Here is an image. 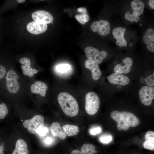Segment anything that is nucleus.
<instances>
[{"label":"nucleus","mask_w":154,"mask_h":154,"mask_svg":"<svg viewBox=\"0 0 154 154\" xmlns=\"http://www.w3.org/2000/svg\"><path fill=\"white\" fill-rule=\"evenodd\" d=\"M57 100L62 110L67 116L74 117L79 112L78 103L76 99L71 94L66 92H61L57 96Z\"/></svg>","instance_id":"f257e3e1"},{"label":"nucleus","mask_w":154,"mask_h":154,"mask_svg":"<svg viewBox=\"0 0 154 154\" xmlns=\"http://www.w3.org/2000/svg\"><path fill=\"white\" fill-rule=\"evenodd\" d=\"M85 109L89 115H93L98 111L100 105V99L97 94L93 92H90L86 95Z\"/></svg>","instance_id":"f03ea898"},{"label":"nucleus","mask_w":154,"mask_h":154,"mask_svg":"<svg viewBox=\"0 0 154 154\" xmlns=\"http://www.w3.org/2000/svg\"><path fill=\"white\" fill-rule=\"evenodd\" d=\"M44 118L42 116L37 115L30 119L25 120L23 125L24 127L27 128L30 133L37 134L44 127Z\"/></svg>","instance_id":"7ed1b4c3"},{"label":"nucleus","mask_w":154,"mask_h":154,"mask_svg":"<svg viewBox=\"0 0 154 154\" xmlns=\"http://www.w3.org/2000/svg\"><path fill=\"white\" fill-rule=\"evenodd\" d=\"M84 52L88 59L98 64L101 63L108 55L106 51H100L98 49L92 46L86 47Z\"/></svg>","instance_id":"20e7f679"},{"label":"nucleus","mask_w":154,"mask_h":154,"mask_svg":"<svg viewBox=\"0 0 154 154\" xmlns=\"http://www.w3.org/2000/svg\"><path fill=\"white\" fill-rule=\"evenodd\" d=\"M139 95L141 103L148 106L152 104L154 98V87L146 85L142 86L139 92Z\"/></svg>","instance_id":"39448f33"},{"label":"nucleus","mask_w":154,"mask_h":154,"mask_svg":"<svg viewBox=\"0 0 154 154\" xmlns=\"http://www.w3.org/2000/svg\"><path fill=\"white\" fill-rule=\"evenodd\" d=\"M19 77L14 70H9L6 74V85L7 89L10 93L15 94L19 90L20 86L17 80Z\"/></svg>","instance_id":"423d86ee"},{"label":"nucleus","mask_w":154,"mask_h":154,"mask_svg":"<svg viewBox=\"0 0 154 154\" xmlns=\"http://www.w3.org/2000/svg\"><path fill=\"white\" fill-rule=\"evenodd\" d=\"M133 64L132 59L127 57L122 60L121 62L116 64L113 68L114 73L120 74H127L131 71Z\"/></svg>","instance_id":"0eeeda50"},{"label":"nucleus","mask_w":154,"mask_h":154,"mask_svg":"<svg viewBox=\"0 0 154 154\" xmlns=\"http://www.w3.org/2000/svg\"><path fill=\"white\" fill-rule=\"evenodd\" d=\"M107 79L111 84L121 86H126L130 83V78L124 74L113 73L107 76Z\"/></svg>","instance_id":"6e6552de"},{"label":"nucleus","mask_w":154,"mask_h":154,"mask_svg":"<svg viewBox=\"0 0 154 154\" xmlns=\"http://www.w3.org/2000/svg\"><path fill=\"white\" fill-rule=\"evenodd\" d=\"M32 17L34 21L44 24L52 23L54 18L52 15L48 12L43 10H38L33 12Z\"/></svg>","instance_id":"1a4fd4ad"},{"label":"nucleus","mask_w":154,"mask_h":154,"mask_svg":"<svg viewBox=\"0 0 154 154\" xmlns=\"http://www.w3.org/2000/svg\"><path fill=\"white\" fill-rule=\"evenodd\" d=\"M112 119L118 123L117 128L119 131H126L128 130L130 126L121 112L117 111H114L110 114Z\"/></svg>","instance_id":"9d476101"},{"label":"nucleus","mask_w":154,"mask_h":154,"mask_svg":"<svg viewBox=\"0 0 154 154\" xmlns=\"http://www.w3.org/2000/svg\"><path fill=\"white\" fill-rule=\"evenodd\" d=\"M47 28L46 24L36 21L29 23L27 26L28 31L34 35L40 34L44 32Z\"/></svg>","instance_id":"9b49d317"},{"label":"nucleus","mask_w":154,"mask_h":154,"mask_svg":"<svg viewBox=\"0 0 154 154\" xmlns=\"http://www.w3.org/2000/svg\"><path fill=\"white\" fill-rule=\"evenodd\" d=\"M125 31V28L120 27L114 28L112 31L113 36L116 40V44L119 47H125L127 45V42L124 37Z\"/></svg>","instance_id":"f8f14e48"},{"label":"nucleus","mask_w":154,"mask_h":154,"mask_svg":"<svg viewBox=\"0 0 154 154\" xmlns=\"http://www.w3.org/2000/svg\"><path fill=\"white\" fill-rule=\"evenodd\" d=\"M84 66L86 68L91 71L92 78L94 80L97 81L100 79L102 73L98 64L88 59L85 62Z\"/></svg>","instance_id":"ddd939ff"},{"label":"nucleus","mask_w":154,"mask_h":154,"mask_svg":"<svg viewBox=\"0 0 154 154\" xmlns=\"http://www.w3.org/2000/svg\"><path fill=\"white\" fill-rule=\"evenodd\" d=\"M143 42L146 44V48L149 51L154 52V31L151 28L147 29L143 37Z\"/></svg>","instance_id":"4468645a"},{"label":"nucleus","mask_w":154,"mask_h":154,"mask_svg":"<svg viewBox=\"0 0 154 154\" xmlns=\"http://www.w3.org/2000/svg\"><path fill=\"white\" fill-rule=\"evenodd\" d=\"M47 89V85L40 81H35L34 84H32L31 86V91L32 93L39 94L43 97L45 96Z\"/></svg>","instance_id":"2eb2a0df"},{"label":"nucleus","mask_w":154,"mask_h":154,"mask_svg":"<svg viewBox=\"0 0 154 154\" xmlns=\"http://www.w3.org/2000/svg\"><path fill=\"white\" fill-rule=\"evenodd\" d=\"M50 130L53 136L58 137L61 139L64 140L66 137V135L62 129L58 122H54L52 123L50 126Z\"/></svg>","instance_id":"dca6fc26"},{"label":"nucleus","mask_w":154,"mask_h":154,"mask_svg":"<svg viewBox=\"0 0 154 154\" xmlns=\"http://www.w3.org/2000/svg\"><path fill=\"white\" fill-rule=\"evenodd\" d=\"M121 113L130 126L134 127L140 124V119L133 113L127 111H123Z\"/></svg>","instance_id":"f3484780"},{"label":"nucleus","mask_w":154,"mask_h":154,"mask_svg":"<svg viewBox=\"0 0 154 154\" xmlns=\"http://www.w3.org/2000/svg\"><path fill=\"white\" fill-rule=\"evenodd\" d=\"M12 154H29L27 145L23 139H19L16 141L15 148Z\"/></svg>","instance_id":"a211bd4d"},{"label":"nucleus","mask_w":154,"mask_h":154,"mask_svg":"<svg viewBox=\"0 0 154 154\" xmlns=\"http://www.w3.org/2000/svg\"><path fill=\"white\" fill-rule=\"evenodd\" d=\"M145 141L143 144L145 149L153 151L154 150V132L150 131H147L145 135Z\"/></svg>","instance_id":"6ab92c4d"},{"label":"nucleus","mask_w":154,"mask_h":154,"mask_svg":"<svg viewBox=\"0 0 154 154\" xmlns=\"http://www.w3.org/2000/svg\"><path fill=\"white\" fill-rule=\"evenodd\" d=\"M131 5L133 11L136 13L138 16L142 15L143 13L145 5L141 1L133 0L131 2Z\"/></svg>","instance_id":"aec40b11"},{"label":"nucleus","mask_w":154,"mask_h":154,"mask_svg":"<svg viewBox=\"0 0 154 154\" xmlns=\"http://www.w3.org/2000/svg\"><path fill=\"white\" fill-rule=\"evenodd\" d=\"M99 27L98 31V34L102 36L108 35L110 31L109 22L106 20H100L99 21Z\"/></svg>","instance_id":"412c9836"},{"label":"nucleus","mask_w":154,"mask_h":154,"mask_svg":"<svg viewBox=\"0 0 154 154\" xmlns=\"http://www.w3.org/2000/svg\"><path fill=\"white\" fill-rule=\"evenodd\" d=\"M62 129L64 132L68 136L76 135L79 131V128L77 126L68 124L64 125Z\"/></svg>","instance_id":"4be33fe9"},{"label":"nucleus","mask_w":154,"mask_h":154,"mask_svg":"<svg viewBox=\"0 0 154 154\" xmlns=\"http://www.w3.org/2000/svg\"><path fill=\"white\" fill-rule=\"evenodd\" d=\"M96 148L90 143H85L81 148V154H95Z\"/></svg>","instance_id":"5701e85b"},{"label":"nucleus","mask_w":154,"mask_h":154,"mask_svg":"<svg viewBox=\"0 0 154 154\" xmlns=\"http://www.w3.org/2000/svg\"><path fill=\"white\" fill-rule=\"evenodd\" d=\"M21 68L23 74L29 77L32 76L34 74H37L38 72L37 70L32 68L31 66L22 65L21 66Z\"/></svg>","instance_id":"b1692460"},{"label":"nucleus","mask_w":154,"mask_h":154,"mask_svg":"<svg viewBox=\"0 0 154 154\" xmlns=\"http://www.w3.org/2000/svg\"><path fill=\"white\" fill-rule=\"evenodd\" d=\"M75 18L80 23L83 25L88 22L90 19V17L87 13L76 15Z\"/></svg>","instance_id":"393cba45"},{"label":"nucleus","mask_w":154,"mask_h":154,"mask_svg":"<svg viewBox=\"0 0 154 154\" xmlns=\"http://www.w3.org/2000/svg\"><path fill=\"white\" fill-rule=\"evenodd\" d=\"M138 16L135 13L132 11V13H131L130 11L126 12L125 15V19L131 22L136 21L138 19Z\"/></svg>","instance_id":"a878e982"},{"label":"nucleus","mask_w":154,"mask_h":154,"mask_svg":"<svg viewBox=\"0 0 154 154\" xmlns=\"http://www.w3.org/2000/svg\"><path fill=\"white\" fill-rule=\"evenodd\" d=\"M71 68L70 66L68 64H59L56 67L57 71L60 73H65L69 70Z\"/></svg>","instance_id":"bb28decb"},{"label":"nucleus","mask_w":154,"mask_h":154,"mask_svg":"<svg viewBox=\"0 0 154 154\" xmlns=\"http://www.w3.org/2000/svg\"><path fill=\"white\" fill-rule=\"evenodd\" d=\"M144 82L146 85L154 87V72L149 75L144 79Z\"/></svg>","instance_id":"cd10ccee"},{"label":"nucleus","mask_w":154,"mask_h":154,"mask_svg":"<svg viewBox=\"0 0 154 154\" xmlns=\"http://www.w3.org/2000/svg\"><path fill=\"white\" fill-rule=\"evenodd\" d=\"M8 110L7 106L4 103H2L0 105V118L3 119L8 114Z\"/></svg>","instance_id":"c85d7f7f"},{"label":"nucleus","mask_w":154,"mask_h":154,"mask_svg":"<svg viewBox=\"0 0 154 154\" xmlns=\"http://www.w3.org/2000/svg\"><path fill=\"white\" fill-rule=\"evenodd\" d=\"M112 140V137L111 135H105L100 137V140L104 143H108Z\"/></svg>","instance_id":"c756f323"},{"label":"nucleus","mask_w":154,"mask_h":154,"mask_svg":"<svg viewBox=\"0 0 154 154\" xmlns=\"http://www.w3.org/2000/svg\"><path fill=\"white\" fill-rule=\"evenodd\" d=\"M20 62L25 66H31V62L29 58L26 57L22 58L19 60Z\"/></svg>","instance_id":"7c9ffc66"},{"label":"nucleus","mask_w":154,"mask_h":154,"mask_svg":"<svg viewBox=\"0 0 154 154\" xmlns=\"http://www.w3.org/2000/svg\"><path fill=\"white\" fill-rule=\"evenodd\" d=\"M99 21H95L92 22L90 25V28L92 31L95 32H97L99 28Z\"/></svg>","instance_id":"2f4dec72"},{"label":"nucleus","mask_w":154,"mask_h":154,"mask_svg":"<svg viewBox=\"0 0 154 154\" xmlns=\"http://www.w3.org/2000/svg\"><path fill=\"white\" fill-rule=\"evenodd\" d=\"M101 131V129L100 127H97L91 129L90 133L92 135H95L100 133Z\"/></svg>","instance_id":"473e14b6"},{"label":"nucleus","mask_w":154,"mask_h":154,"mask_svg":"<svg viewBox=\"0 0 154 154\" xmlns=\"http://www.w3.org/2000/svg\"><path fill=\"white\" fill-rule=\"evenodd\" d=\"M6 71L3 66L0 65V79L3 78L5 75Z\"/></svg>","instance_id":"72a5a7b5"},{"label":"nucleus","mask_w":154,"mask_h":154,"mask_svg":"<svg viewBox=\"0 0 154 154\" xmlns=\"http://www.w3.org/2000/svg\"><path fill=\"white\" fill-rule=\"evenodd\" d=\"M48 131V129L46 127H43L41 129L38 133L40 136H44L46 135Z\"/></svg>","instance_id":"f704fd0d"},{"label":"nucleus","mask_w":154,"mask_h":154,"mask_svg":"<svg viewBox=\"0 0 154 154\" xmlns=\"http://www.w3.org/2000/svg\"><path fill=\"white\" fill-rule=\"evenodd\" d=\"M52 141V139L49 137H47L45 139L44 142L45 143L47 144H49L51 143Z\"/></svg>","instance_id":"c9c22d12"},{"label":"nucleus","mask_w":154,"mask_h":154,"mask_svg":"<svg viewBox=\"0 0 154 154\" xmlns=\"http://www.w3.org/2000/svg\"><path fill=\"white\" fill-rule=\"evenodd\" d=\"M78 11L82 13H87V10L86 8L81 7L78 8L77 9Z\"/></svg>","instance_id":"e433bc0d"},{"label":"nucleus","mask_w":154,"mask_h":154,"mask_svg":"<svg viewBox=\"0 0 154 154\" xmlns=\"http://www.w3.org/2000/svg\"><path fill=\"white\" fill-rule=\"evenodd\" d=\"M154 0H150L148 2V4L150 7L152 9H154Z\"/></svg>","instance_id":"4c0bfd02"},{"label":"nucleus","mask_w":154,"mask_h":154,"mask_svg":"<svg viewBox=\"0 0 154 154\" xmlns=\"http://www.w3.org/2000/svg\"><path fill=\"white\" fill-rule=\"evenodd\" d=\"M71 154H81V153L78 150H74L72 151Z\"/></svg>","instance_id":"58836bf2"},{"label":"nucleus","mask_w":154,"mask_h":154,"mask_svg":"<svg viewBox=\"0 0 154 154\" xmlns=\"http://www.w3.org/2000/svg\"><path fill=\"white\" fill-rule=\"evenodd\" d=\"M4 149L3 147L2 146H0V154H4V153L3 151Z\"/></svg>","instance_id":"ea45409f"},{"label":"nucleus","mask_w":154,"mask_h":154,"mask_svg":"<svg viewBox=\"0 0 154 154\" xmlns=\"http://www.w3.org/2000/svg\"><path fill=\"white\" fill-rule=\"evenodd\" d=\"M17 2L19 3H21L24 2L25 1V0H17Z\"/></svg>","instance_id":"a19ab883"},{"label":"nucleus","mask_w":154,"mask_h":154,"mask_svg":"<svg viewBox=\"0 0 154 154\" xmlns=\"http://www.w3.org/2000/svg\"><path fill=\"white\" fill-rule=\"evenodd\" d=\"M52 24H53V22H52Z\"/></svg>","instance_id":"79ce46f5"}]
</instances>
